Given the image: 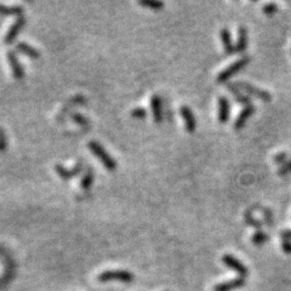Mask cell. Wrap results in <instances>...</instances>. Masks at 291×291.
I'll return each mask as SVG.
<instances>
[{
  "instance_id": "obj_1",
  "label": "cell",
  "mask_w": 291,
  "mask_h": 291,
  "mask_svg": "<svg viewBox=\"0 0 291 291\" xmlns=\"http://www.w3.org/2000/svg\"><path fill=\"white\" fill-rule=\"evenodd\" d=\"M88 147H89V150L91 151V153L94 154L98 160H100V162L102 163V165H103L107 170H110V171H114V170L118 168V164L116 160L110 156V153L104 150L103 146H102L101 143H98L97 141H90Z\"/></svg>"
},
{
  "instance_id": "obj_2",
  "label": "cell",
  "mask_w": 291,
  "mask_h": 291,
  "mask_svg": "<svg viewBox=\"0 0 291 291\" xmlns=\"http://www.w3.org/2000/svg\"><path fill=\"white\" fill-rule=\"evenodd\" d=\"M98 281L101 283H107V281L119 280L122 283H131L134 280V274L129 271L124 269H117V271H104L97 277Z\"/></svg>"
},
{
  "instance_id": "obj_3",
  "label": "cell",
  "mask_w": 291,
  "mask_h": 291,
  "mask_svg": "<svg viewBox=\"0 0 291 291\" xmlns=\"http://www.w3.org/2000/svg\"><path fill=\"white\" fill-rule=\"evenodd\" d=\"M250 62V57L249 56H244L239 58L238 61H235L234 63H232L231 66H228L226 68L225 70H222L221 73L217 76V83L220 84H222V83H226L228 79H231L232 77L235 76L238 72H240L241 69H243L244 67L246 66V64H249Z\"/></svg>"
},
{
  "instance_id": "obj_4",
  "label": "cell",
  "mask_w": 291,
  "mask_h": 291,
  "mask_svg": "<svg viewBox=\"0 0 291 291\" xmlns=\"http://www.w3.org/2000/svg\"><path fill=\"white\" fill-rule=\"evenodd\" d=\"M233 85L237 89L243 90V91H245L246 94L252 96V97L259 98V100H261L263 102H271L272 101V96L268 91H265V90L256 88V86L249 84V83L239 82V83H234Z\"/></svg>"
},
{
  "instance_id": "obj_5",
  "label": "cell",
  "mask_w": 291,
  "mask_h": 291,
  "mask_svg": "<svg viewBox=\"0 0 291 291\" xmlns=\"http://www.w3.org/2000/svg\"><path fill=\"white\" fill-rule=\"evenodd\" d=\"M222 262H224L227 267H230L231 269H233L234 272H237L241 278H245L247 277V274H249L246 266L244 265L243 262H240L237 258H234L233 255H230V253L225 255L224 258H222Z\"/></svg>"
},
{
  "instance_id": "obj_6",
  "label": "cell",
  "mask_w": 291,
  "mask_h": 291,
  "mask_svg": "<svg viewBox=\"0 0 291 291\" xmlns=\"http://www.w3.org/2000/svg\"><path fill=\"white\" fill-rule=\"evenodd\" d=\"M26 22H27V20L24 16H18L17 17V20L15 21V23L12 24L10 28H9L8 33H6V35L4 38L5 44H12V43H14V40L17 38L18 33L21 32V29L23 28Z\"/></svg>"
},
{
  "instance_id": "obj_7",
  "label": "cell",
  "mask_w": 291,
  "mask_h": 291,
  "mask_svg": "<svg viewBox=\"0 0 291 291\" xmlns=\"http://www.w3.org/2000/svg\"><path fill=\"white\" fill-rule=\"evenodd\" d=\"M6 58H8L9 64H10V67H11V72H12V76H14V78L17 80L23 79L24 70H23L22 64H21V62L18 61V58L16 57V54H15L14 51H8V54H6Z\"/></svg>"
},
{
  "instance_id": "obj_8",
  "label": "cell",
  "mask_w": 291,
  "mask_h": 291,
  "mask_svg": "<svg viewBox=\"0 0 291 291\" xmlns=\"http://www.w3.org/2000/svg\"><path fill=\"white\" fill-rule=\"evenodd\" d=\"M179 113H181L182 119H184L185 125H186V130H187L190 134L196 131L197 129V119L194 117L193 112L188 106H182L181 110H179Z\"/></svg>"
},
{
  "instance_id": "obj_9",
  "label": "cell",
  "mask_w": 291,
  "mask_h": 291,
  "mask_svg": "<svg viewBox=\"0 0 291 291\" xmlns=\"http://www.w3.org/2000/svg\"><path fill=\"white\" fill-rule=\"evenodd\" d=\"M82 170H83L82 163L76 164V166H74L72 170L66 169L64 166H62L61 164H56V165H55V171H56V174L60 176L62 179H70L76 177V176H78L80 172H82Z\"/></svg>"
},
{
  "instance_id": "obj_10",
  "label": "cell",
  "mask_w": 291,
  "mask_h": 291,
  "mask_svg": "<svg viewBox=\"0 0 291 291\" xmlns=\"http://www.w3.org/2000/svg\"><path fill=\"white\" fill-rule=\"evenodd\" d=\"M253 113H255V106H253V104H250V106L244 107L243 111H241V112L239 113V116H238L237 119H235L234 129L235 130L243 129L244 126H245L247 120H249V118L251 117Z\"/></svg>"
},
{
  "instance_id": "obj_11",
  "label": "cell",
  "mask_w": 291,
  "mask_h": 291,
  "mask_svg": "<svg viewBox=\"0 0 291 291\" xmlns=\"http://www.w3.org/2000/svg\"><path fill=\"white\" fill-rule=\"evenodd\" d=\"M244 285H245V278L238 277L234 278V279L225 281V283L217 284V285L215 286V291H232Z\"/></svg>"
},
{
  "instance_id": "obj_12",
  "label": "cell",
  "mask_w": 291,
  "mask_h": 291,
  "mask_svg": "<svg viewBox=\"0 0 291 291\" xmlns=\"http://www.w3.org/2000/svg\"><path fill=\"white\" fill-rule=\"evenodd\" d=\"M151 108L153 113L154 122L162 123L163 120V108H162V98L159 95H153L151 98Z\"/></svg>"
},
{
  "instance_id": "obj_13",
  "label": "cell",
  "mask_w": 291,
  "mask_h": 291,
  "mask_svg": "<svg viewBox=\"0 0 291 291\" xmlns=\"http://www.w3.org/2000/svg\"><path fill=\"white\" fill-rule=\"evenodd\" d=\"M220 37H221V42L222 44H224L226 54L233 55L235 52V46L233 45V42H232V35L230 29H228L227 27L222 28L221 32H220Z\"/></svg>"
},
{
  "instance_id": "obj_14",
  "label": "cell",
  "mask_w": 291,
  "mask_h": 291,
  "mask_svg": "<svg viewBox=\"0 0 291 291\" xmlns=\"http://www.w3.org/2000/svg\"><path fill=\"white\" fill-rule=\"evenodd\" d=\"M230 119V102L224 96L219 98V122L225 124Z\"/></svg>"
},
{
  "instance_id": "obj_15",
  "label": "cell",
  "mask_w": 291,
  "mask_h": 291,
  "mask_svg": "<svg viewBox=\"0 0 291 291\" xmlns=\"http://www.w3.org/2000/svg\"><path fill=\"white\" fill-rule=\"evenodd\" d=\"M16 50L21 52V54L26 55V56L33 58V60H38L40 57V52L37 50V49H34L33 46L27 44V43H18L16 45Z\"/></svg>"
},
{
  "instance_id": "obj_16",
  "label": "cell",
  "mask_w": 291,
  "mask_h": 291,
  "mask_svg": "<svg viewBox=\"0 0 291 291\" xmlns=\"http://www.w3.org/2000/svg\"><path fill=\"white\" fill-rule=\"evenodd\" d=\"M247 48V30L244 26L239 27L238 32V42L235 45V52H244Z\"/></svg>"
},
{
  "instance_id": "obj_17",
  "label": "cell",
  "mask_w": 291,
  "mask_h": 291,
  "mask_svg": "<svg viewBox=\"0 0 291 291\" xmlns=\"http://www.w3.org/2000/svg\"><path fill=\"white\" fill-rule=\"evenodd\" d=\"M228 90L232 92V95L234 96V98L237 100L238 102H239L240 104H243L244 107H246V106H250V104H252L251 103V98L250 97H247V96L245 95H243L240 92V90L239 89H237L233 84H230L228 85Z\"/></svg>"
},
{
  "instance_id": "obj_18",
  "label": "cell",
  "mask_w": 291,
  "mask_h": 291,
  "mask_svg": "<svg viewBox=\"0 0 291 291\" xmlns=\"http://www.w3.org/2000/svg\"><path fill=\"white\" fill-rule=\"evenodd\" d=\"M23 12V6H6L0 4V15L2 16H12V15H18V16H22Z\"/></svg>"
},
{
  "instance_id": "obj_19",
  "label": "cell",
  "mask_w": 291,
  "mask_h": 291,
  "mask_svg": "<svg viewBox=\"0 0 291 291\" xmlns=\"http://www.w3.org/2000/svg\"><path fill=\"white\" fill-rule=\"evenodd\" d=\"M138 4L141 6H144V8H150L152 10L159 11L164 8V3L159 2V0H140Z\"/></svg>"
},
{
  "instance_id": "obj_20",
  "label": "cell",
  "mask_w": 291,
  "mask_h": 291,
  "mask_svg": "<svg viewBox=\"0 0 291 291\" xmlns=\"http://www.w3.org/2000/svg\"><path fill=\"white\" fill-rule=\"evenodd\" d=\"M92 182H94V171H92V169H88L86 170L84 177H83L82 182H80V185H82V188L83 190H90V187H91Z\"/></svg>"
},
{
  "instance_id": "obj_21",
  "label": "cell",
  "mask_w": 291,
  "mask_h": 291,
  "mask_svg": "<svg viewBox=\"0 0 291 291\" xmlns=\"http://www.w3.org/2000/svg\"><path fill=\"white\" fill-rule=\"evenodd\" d=\"M244 220H245V224L247 226H251V227L256 228V230H261L263 224L261 221H259V220H256L253 216L251 215V212H250V210H247L245 212V215H244Z\"/></svg>"
},
{
  "instance_id": "obj_22",
  "label": "cell",
  "mask_w": 291,
  "mask_h": 291,
  "mask_svg": "<svg viewBox=\"0 0 291 291\" xmlns=\"http://www.w3.org/2000/svg\"><path fill=\"white\" fill-rule=\"evenodd\" d=\"M268 239H269L268 234L265 233V232H262V231H258L251 237V241L253 244H255V245H262V244H265Z\"/></svg>"
},
{
  "instance_id": "obj_23",
  "label": "cell",
  "mask_w": 291,
  "mask_h": 291,
  "mask_svg": "<svg viewBox=\"0 0 291 291\" xmlns=\"http://www.w3.org/2000/svg\"><path fill=\"white\" fill-rule=\"evenodd\" d=\"M262 10L266 15H269V16H271V15H274L275 12L278 11V6L277 4H274V3H268V4L263 6Z\"/></svg>"
},
{
  "instance_id": "obj_24",
  "label": "cell",
  "mask_w": 291,
  "mask_h": 291,
  "mask_svg": "<svg viewBox=\"0 0 291 291\" xmlns=\"http://www.w3.org/2000/svg\"><path fill=\"white\" fill-rule=\"evenodd\" d=\"M131 117L136 118V119H144L147 117V111L144 108H135V110H132Z\"/></svg>"
},
{
  "instance_id": "obj_25",
  "label": "cell",
  "mask_w": 291,
  "mask_h": 291,
  "mask_svg": "<svg viewBox=\"0 0 291 291\" xmlns=\"http://www.w3.org/2000/svg\"><path fill=\"white\" fill-rule=\"evenodd\" d=\"M290 172H291V159L287 160L285 164H283V165L278 169V175L285 176L287 174H290Z\"/></svg>"
},
{
  "instance_id": "obj_26",
  "label": "cell",
  "mask_w": 291,
  "mask_h": 291,
  "mask_svg": "<svg viewBox=\"0 0 291 291\" xmlns=\"http://www.w3.org/2000/svg\"><path fill=\"white\" fill-rule=\"evenodd\" d=\"M258 209L261 210V211L263 212L266 222H267V225L269 226V227H272V226H273V215H272V212L269 211L268 209H266V207H258Z\"/></svg>"
},
{
  "instance_id": "obj_27",
  "label": "cell",
  "mask_w": 291,
  "mask_h": 291,
  "mask_svg": "<svg viewBox=\"0 0 291 291\" xmlns=\"http://www.w3.org/2000/svg\"><path fill=\"white\" fill-rule=\"evenodd\" d=\"M8 147V138H6L5 130L0 128V152H4Z\"/></svg>"
},
{
  "instance_id": "obj_28",
  "label": "cell",
  "mask_w": 291,
  "mask_h": 291,
  "mask_svg": "<svg viewBox=\"0 0 291 291\" xmlns=\"http://www.w3.org/2000/svg\"><path fill=\"white\" fill-rule=\"evenodd\" d=\"M72 118H73L74 122H77L78 124H80V125H84L85 126V125H89V124H90L89 119H86V118L83 117L80 113H73Z\"/></svg>"
},
{
  "instance_id": "obj_29",
  "label": "cell",
  "mask_w": 291,
  "mask_h": 291,
  "mask_svg": "<svg viewBox=\"0 0 291 291\" xmlns=\"http://www.w3.org/2000/svg\"><path fill=\"white\" fill-rule=\"evenodd\" d=\"M286 158H287L286 152H281V153H278L277 156L274 157V163L280 164V166H281L283 164L286 163Z\"/></svg>"
},
{
  "instance_id": "obj_30",
  "label": "cell",
  "mask_w": 291,
  "mask_h": 291,
  "mask_svg": "<svg viewBox=\"0 0 291 291\" xmlns=\"http://www.w3.org/2000/svg\"><path fill=\"white\" fill-rule=\"evenodd\" d=\"M281 247H283L284 252L290 255L291 253V240L289 239H283V243H281Z\"/></svg>"
},
{
  "instance_id": "obj_31",
  "label": "cell",
  "mask_w": 291,
  "mask_h": 291,
  "mask_svg": "<svg viewBox=\"0 0 291 291\" xmlns=\"http://www.w3.org/2000/svg\"><path fill=\"white\" fill-rule=\"evenodd\" d=\"M280 237L283 239H289L291 240V230H284L280 232Z\"/></svg>"
}]
</instances>
